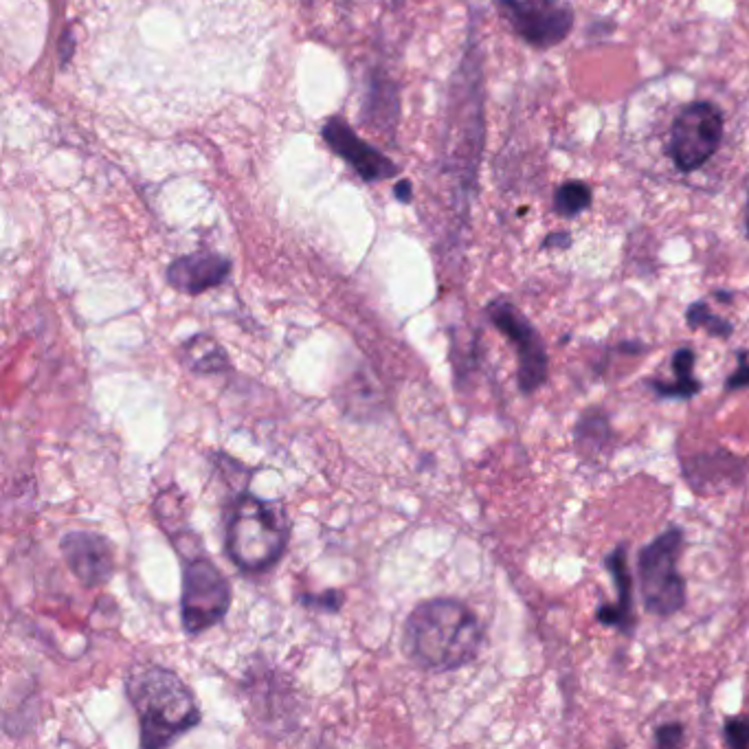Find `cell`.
<instances>
[{
  "label": "cell",
  "mask_w": 749,
  "mask_h": 749,
  "mask_svg": "<svg viewBox=\"0 0 749 749\" xmlns=\"http://www.w3.org/2000/svg\"><path fill=\"white\" fill-rule=\"evenodd\" d=\"M607 569L613 574L618 587V602L616 605L600 607L598 620L605 626H616L622 633H631L635 626V613H633V580L629 572V563H626V545H620L616 552L607 558Z\"/></svg>",
  "instance_id": "7c38bea8"
},
{
  "label": "cell",
  "mask_w": 749,
  "mask_h": 749,
  "mask_svg": "<svg viewBox=\"0 0 749 749\" xmlns=\"http://www.w3.org/2000/svg\"><path fill=\"white\" fill-rule=\"evenodd\" d=\"M655 741L659 747H677L684 741V728H681L679 723L662 725V728L655 732Z\"/></svg>",
  "instance_id": "d6986e66"
},
{
  "label": "cell",
  "mask_w": 749,
  "mask_h": 749,
  "mask_svg": "<svg viewBox=\"0 0 749 749\" xmlns=\"http://www.w3.org/2000/svg\"><path fill=\"white\" fill-rule=\"evenodd\" d=\"M488 319L506 337L519 356V387L523 394H534L545 385L550 376V356H547L541 334L534 330L532 323L514 308L510 301L497 299L488 306Z\"/></svg>",
  "instance_id": "ba28073f"
},
{
  "label": "cell",
  "mask_w": 749,
  "mask_h": 749,
  "mask_svg": "<svg viewBox=\"0 0 749 749\" xmlns=\"http://www.w3.org/2000/svg\"><path fill=\"white\" fill-rule=\"evenodd\" d=\"M692 367H695V354H692L690 348H681L673 356V370L677 374L675 383H662V380H651L653 389L659 396L664 398H690L695 396L699 391V383L695 374H692Z\"/></svg>",
  "instance_id": "5bb4252c"
},
{
  "label": "cell",
  "mask_w": 749,
  "mask_h": 749,
  "mask_svg": "<svg viewBox=\"0 0 749 749\" xmlns=\"http://www.w3.org/2000/svg\"><path fill=\"white\" fill-rule=\"evenodd\" d=\"M231 607V585L214 561L203 554L185 558L181 620L187 633H203L225 620Z\"/></svg>",
  "instance_id": "5b68a950"
},
{
  "label": "cell",
  "mask_w": 749,
  "mask_h": 749,
  "mask_svg": "<svg viewBox=\"0 0 749 749\" xmlns=\"http://www.w3.org/2000/svg\"><path fill=\"white\" fill-rule=\"evenodd\" d=\"M288 545V519L275 501H264L251 493L233 499L227 528L225 550L238 569L260 574L279 563Z\"/></svg>",
  "instance_id": "3957f363"
},
{
  "label": "cell",
  "mask_w": 749,
  "mask_h": 749,
  "mask_svg": "<svg viewBox=\"0 0 749 749\" xmlns=\"http://www.w3.org/2000/svg\"><path fill=\"white\" fill-rule=\"evenodd\" d=\"M323 139H326L334 154H339L341 159H345L354 167V172L359 174L363 181H385V178H391L398 172V167L391 163L385 154H380L372 145H367L359 134L339 117L330 119L328 124L323 126Z\"/></svg>",
  "instance_id": "30bf717a"
},
{
  "label": "cell",
  "mask_w": 749,
  "mask_h": 749,
  "mask_svg": "<svg viewBox=\"0 0 749 749\" xmlns=\"http://www.w3.org/2000/svg\"><path fill=\"white\" fill-rule=\"evenodd\" d=\"M686 319H688L690 328H708L714 334V337H730V334H732L730 323L721 319V317H717V315H712L703 301H697V304H692L688 308Z\"/></svg>",
  "instance_id": "e0dca14e"
},
{
  "label": "cell",
  "mask_w": 749,
  "mask_h": 749,
  "mask_svg": "<svg viewBox=\"0 0 749 749\" xmlns=\"http://www.w3.org/2000/svg\"><path fill=\"white\" fill-rule=\"evenodd\" d=\"M725 743L734 749L749 747V714L725 721Z\"/></svg>",
  "instance_id": "ac0fdd59"
},
{
  "label": "cell",
  "mask_w": 749,
  "mask_h": 749,
  "mask_svg": "<svg viewBox=\"0 0 749 749\" xmlns=\"http://www.w3.org/2000/svg\"><path fill=\"white\" fill-rule=\"evenodd\" d=\"M728 389H741V387H749V356L745 352H741V363L739 367H736V372L728 378V385H725Z\"/></svg>",
  "instance_id": "ffe728a7"
},
{
  "label": "cell",
  "mask_w": 749,
  "mask_h": 749,
  "mask_svg": "<svg viewBox=\"0 0 749 749\" xmlns=\"http://www.w3.org/2000/svg\"><path fill=\"white\" fill-rule=\"evenodd\" d=\"M304 602H308V605H312V607L326 605V611H337L339 605L343 602V596L339 594V591H332L330 589L326 596H321V598H304Z\"/></svg>",
  "instance_id": "44dd1931"
},
{
  "label": "cell",
  "mask_w": 749,
  "mask_h": 749,
  "mask_svg": "<svg viewBox=\"0 0 749 749\" xmlns=\"http://www.w3.org/2000/svg\"><path fill=\"white\" fill-rule=\"evenodd\" d=\"M60 550L71 574L88 589L106 585L115 572V550L102 534L69 532L62 536Z\"/></svg>",
  "instance_id": "9c48e42d"
},
{
  "label": "cell",
  "mask_w": 749,
  "mask_h": 749,
  "mask_svg": "<svg viewBox=\"0 0 749 749\" xmlns=\"http://www.w3.org/2000/svg\"><path fill=\"white\" fill-rule=\"evenodd\" d=\"M510 29L534 49H552L567 40L574 27V9L565 0H497Z\"/></svg>",
  "instance_id": "52a82bcc"
},
{
  "label": "cell",
  "mask_w": 749,
  "mask_h": 749,
  "mask_svg": "<svg viewBox=\"0 0 749 749\" xmlns=\"http://www.w3.org/2000/svg\"><path fill=\"white\" fill-rule=\"evenodd\" d=\"M370 99H367V106L365 110L370 113V119L378 121V124H391V121L396 119L398 115V97H396V91L391 88V84L387 80L383 82H374L372 84V91H370Z\"/></svg>",
  "instance_id": "2e32d148"
},
{
  "label": "cell",
  "mask_w": 749,
  "mask_h": 749,
  "mask_svg": "<svg viewBox=\"0 0 749 749\" xmlns=\"http://www.w3.org/2000/svg\"><path fill=\"white\" fill-rule=\"evenodd\" d=\"M231 273V260L220 253H192L178 257L167 268V282L185 295H203L220 286Z\"/></svg>",
  "instance_id": "8fae6325"
},
{
  "label": "cell",
  "mask_w": 749,
  "mask_h": 749,
  "mask_svg": "<svg viewBox=\"0 0 749 749\" xmlns=\"http://www.w3.org/2000/svg\"><path fill=\"white\" fill-rule=\"evenodd\" d=\"M591 189L583 181H569L554 192V211L561 218H576L591 207Z\"/></svg>",
  "instance_id": "9a60e30c"
},
{
  "label": "cell",
  "mask_w": 749,
  "mask_h": 749,
  "mask_svg": "<svg viewBox=\"0 0 749 749\" xmlns=\"http://www.w3.org/2000/svg\"><path fill=\"white\" fill-rule=\"evenodd\" d=\"M723 141V115L710 102H692L673 119L668 154L679 172L690 174L706 165Z\"/></svg>",
  "instance_id": "8992f818"
},
{
  "label": "cell",
  "mask_w": 749,
  "mask_h": 749,
  "mask_svg": "<svg viewBox=\"0 0 749 749\" xmlns=\"http://www.w3.org/2000/svg\"><path fill=\"white\" fill-rule=\"evenodd\" d=\"M681 543L684 534L679 528H670L642 547L637 556L642 600L646 611L653 616L668 618L686 605V583L677 569Z\"/></svg>",
  "instance_id": "277c9868"
},
{
  "label": "cell",
  "mask_w": 749,
  "mask_h": 749,
  "mask_svg": "<svg viewBox=\"0 0 749 749\" xmlns=\"http://www.w3.org/2000/svg\"><path fill=\"white\" fill-rule=\"evenodd\" d=\"M745 229H747V238H749V196H747V214H745Z\"/></svg>",
  "instance_id": "603a6c76"
},
{
  "label": "cell",
  "mask_w": 749,
  "mask_h": 749,
  "mask_svg": "<svg viewBox=\"0 0 749 749\" xmlns=\"http://www.w3.org/2000/svg\"><path fill=\"white\" fill-rule=\"evenodd\" d=\"M402 644L418 666L446 673L473 662L484 644V629L464 602L433 598L409 613Z\"/></svg>",
  "instance_id": "6da1fadb"
},
{
  "label": "cell",
  "mask_w": 749,
  "mask_h": 749,
  "mask_svg": "<svg viewBox=\"0 0 749 749\" xmlns=\"http://www.w3.org/2000/svg\"><path fill=\"white\" fill-rule=\"evenodd\" d=\"M396 194H398V200H405V203H409V200H411V183L400 181L396 185Z\"/></svg>",
  "instance_id": "7402d4cb"
},
{
  "label": "cell",
  "mask_w": 749,
  "mask_h": 749,
  "mask_svg": "<svg viewBox=\"0 0 749 749\" xmlns=\"http://www.w3.org/2000/svg\"><path fill=\"white\" fill-rule=\"evenodd\" d=\"M181 361L194 374H222L229 370V354L209 334H196L181 345Z\"/></svg>",
  "instance_id": "4fadbf2b"
},
{
  "label": "cell",
  "mask_w": 749,
  "mask_h": 749,
  "mask_svg": "<svg viewBox=\"0 0 749 749\" xmlns=\"http://www.w3.org/2000/svg\"><path fill=\"white\" fill-rule=\"evenodd\" d=\"M126 692L137 712L143 747L172 745L200 723L194 692L163 666H139L126 679Z\"/></svg>",
  "instance_id": "7a4b0ae2"
}]
</instances>
